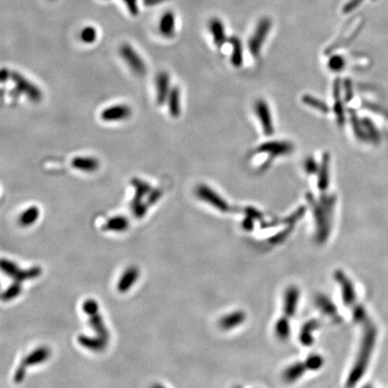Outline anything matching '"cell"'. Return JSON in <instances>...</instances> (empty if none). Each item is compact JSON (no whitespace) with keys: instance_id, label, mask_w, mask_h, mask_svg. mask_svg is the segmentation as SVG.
<instances>
[{"instance_id":"1","label":"cell","mask_w":388,"mask_h":388,"mask_svg":"<svg viewBox=\"0 0 388 388\" xmlns=\"http://www.w3.org/2000/svg\"><path fill=\"white\" fill-rule=\"evenodd\" d=\"M271 20L268 17H263L258 22L256 30L248 42L249 52L254 58H258L260 56V51L264 44L266 38L271 31Z\"/></svg>"},{"instance_id":"2","label":"cell","mask_w":388,"mask_h":388,"mask_svg":"<svg viewBox=\"0 0 388 388\" xmlns=\"http://www.w3.org/2000/svg\"><path fill=\"white\" fill-rule=\"evenodd\" d=\"M0 266L5 275L14 279L15 282H23L26 280L36 279L42 275V269L39 266H34L28 270H20L15 262L6 259L1 260Z\"/></svg>"},{"instance_id":"3","label":"cell","mask_w":388,"mask_h":388,"mask_svg":"<svg viewBox=\"0 0 388 388\" xmlns=\"http://www.w3.org/2000/svg\"><path fill=\"white\" fill-rule=\"evenodd\" d=\"M11 79L16 85V89L26 96L32 103H40L43 99V93L37 85L26 78L23 75L14 71L11 72Z\"/></svg>"},{"instance_id":"4","label":"cell","mask_w":388,"mask_h":388,"mask_svg":"<svg viewBox=\"0 0 388 388\" xmlns=\"http://www.w3.org/2000/svg\"><path fill=\"white\" fill-rule=\"evenodd\" d=\"M120 54L129 68L132 70L133 73L138 77H143L147 74V66L139 54L129 45L123 44L120 48Z\"/></svg>"},{"instance_id":"5","label":"cell","mask_w":388,"mask_h":388,"mask_svg":"<svg viewBox=\"0 0 388 388\" xmlns=\"http://www.w3.org/2000/svg\"><path fill=\"white\" fill-rule=\"evenodd\" d=\"M294 150L292 143L284 140H271L260 145L256 149V153L267 154L270 158H275L278 156L291 154Z\"/></svg>"},{"instance_id":"6","label":"cell","mask_w":388,"mask_h":388,"mask_svg":"<svg viewBox=\"0 0 388 388\" xmlns=\"http://www.w3.org/2000/svg\"><path fill=\"white\" fill-rule=\"evenodd\" d=\"M255 112L258 120L260 121L262 131L266 136L274 134V123L271 117V110L268 103L263 99H258L255 103Z\"/></svg>"},{"instance_id":"7","label":"cell","mask_w":388,"mask_h":388,"mask_svg":"<svg viewBox=\"0 0 388 388\" xmlns=\"http://www.w3.org/2000/svg\"><path fill=\"white\" fill-rule=\"evenodd\" d=\"M341 90L342 84L340 78H336L333 86V96H334V112L337 124L342 127L345 124V110L343 106V102L341 101Z\"/></svg>"},{"instance_id":"8","label":"cell","mask_w":388,"mask_h":388,"mask_svg":"<svg viewBox=\"0 0 388 388\" xmlns=\"http://www.w3.org/2000/svg\"><path fill=\"white\" fill-rule=\"evenodd\" d=\"M132 110L126 104H116L104 109L101 113V118L104 122L124 121L131 116Z\"/></svg>"},{"instance_id":"9","label":"cell","mask_w":388,"mask_h":388,"mask_svg":"<svg viewBox=\"0 0 388 388\" xmlns=\"http://www.w3.org/2000/svg\"><path fill=\"white\" fill-rule=\"evenodd\" d=\"M170 76L166 71L159 72L155 78V90H156V103L163 105L167 102L170 94Z\"/></svg>"},{"instance_id":"10","label":"cell","mask_w":388,"mask_h":388,"mask_svg":"<svg viewBox=\"0 0 388 388\" xmlns=\"http://www.w3.org/2000/svg\"><path fill=\"white\" fill-rule=\"evenodd\" d=\"M196 195L200 199L207 202V203L211 204L215 207H218L220 209H225L228 207L227 203L224 201L223 199L220 196H218L217 192H214L212 189L205 185V184H200L196 188Z\"/></svg>"},{"instance_id":"11","label":"cell","mask_w":388,"mask_h":388,"mask_svg":"<svg viewBox=\"0 0 388 388\" xmlns=\"http://www.w3.org/2000/svg\"><path fill=\"white\" fill-rule=\"evenodd\" d=\"M208 29L212 35L214 44L218 48H221L227 42V34L223 22L219 18L214 17L209 20Z\"/></svg>"},{"instance_id":"12","label":"cell","mask_w":388,"mask_h":388,"mask_svg":"<svg viewBox=\"0 0 388 388\" xmlns=\"http://www.w3.org/2000/svg\"><path fill=\"white\" fill-rule=\"evenodd\" d=\"M176 16L174 12L166 11L161 16L159 22V32L163 37L173 38L176 34Z\"/></svg>"},{"instance_id":"13","label":"cell","mask_w":388,"mask_h":388,"mask_svg":"<svg viewBox=\"0 0 388 388\" xmlns=\"http://www.w3.org/2000/svg\"><path fill=\"white\" fill-rule=\"evenodd\" d=\"M139 271L137 267L131 266L123 272L120 281L118 282L117 288L119 292L125 293L129 290L134 283L138 281Z\"/></svg>"},{"instance_id":"14","label":"cell","mask_w":388,"mask_h":388,"mask_svg":"<svg viewBox=\"0 0 388 388\" xmlns=\"http://www.w3.org/2000/svg\"><path fill=\"white\" fill-rule=\"evenodd\" d=\"M78 340L82 347H84L89 351H96V352L104 351L106 348L107 341H108V340L103 339L100 336L89 337V336L84 335H79L78 337Z\"/></svg>"},{"instance_id":"15","label":"cell","mask_w":388,"mask_h":388,"mask_svg":"<svg viewBox=\"0 0 388 388\" xmlns=\"http://www.w3.org/2000/svg\"><path fill=\"white\" fill-rule=\"evenodd\" d=\"M71 165L75 169L92 173L99 168L100 163L96 157L92 156H76L71 161Z\"/></svg>"},{"instance_id":"16","label":"cell","mask_w":388,"mask_h":388,"mask_svg":"<svg viewBox=\"0 0 388 388\" xmlns=\"http://www.w3.org/2000/svg\"><path fill=\"white\" fill-rule=\"evenodd\" d=\"M330 165H331V155L328 152H324L322 155V159L320 162L318 170V187L321 190H325L329 184Z\"/></svg>"},{"instance_id":"17","label":"cell","mask_w":388,"mask_h":388,"mask_svg":"<svg viewBox=\"0 0 388 388\" xmlns=\"http://www.w3.org/2000/svg\"><path fill=\"white\" fill-rule=\"evenodd\" d=\"M167 104L170 115L173 118L180 117L181 112V90L178 86H174L167 98Z\"/></svg>"},{"instance_id":"18","label":"cell","mask_w":388,"mask_h":388,"mask_svg":"<svg viewBox=\"0 0 388 388\" xmlns=\"http://www.w3.org/2000/svg\"><path fill=\"white\" fill-rule=\"evenodd\" d=\"M50 351L47 347H39L36 350L31 352L27 355L24 360L22 364L26 367H30L33 365H38L43 362H45L50 357Z\"/></svg>"},{"instance_id":"19","label":"cell","mask_w":388,"mask_h":388,"mask_svg":"<svg viewBox=\"0 0 388 388\" xmlns=\"http://www.w3.org/2000/svg\"><path fill=\"white\" fill-rule=\"evenodd\" d=\"M229 43L232 47V52H231V58H230L231 64L233 65L234 68H240L244 62L242 43L237 37L230 38Z\"/></svg>"},{"instance_id":"20","label":"cell","mask_w":388,"mask_h":388,"mask_svg":"<svg viewBox=\"0 0 388 388\" xmlns=\"http://www.w3.org/2000/svg\"><path fill=\"white\" fill-rule=\"evenodd\" d=\"M129 227V220L123 216H117L111 219H109L104 226L103 227V229L104 231H114V232H123L126 231Z\"/></svg>"},{"instance_id":"21","label":"cell","mask_w":388,"mask_h":388,"mask_svg":"<svg viewBox=\"0 0 388 388\" xmlns=\"http://www.w3.org/2000/svg\"><path fill=\"white\" fill-rule=\"evenodd\" d=\"M89 316H90L89 323H90L92 328L96 332L97 336H100L104 340H109V336H110L109 332H108L105 325L103 324V321L101 315L98 314V312H97V313H95V314H91Z\"/></svg>"},{"instance_id":"22","label":"cell","mask_w":388,"mask_h":388,"mask_svg":"<svg viewBox=\"0 0 388 388\" xmlns=\"http://www.w3.org/2000/svg\"><path fill=\"white\" fill-rule=\"evenodd\" d=\"M40 216V210L36 206L28 207L19 217V224L22 227H30L35 223Z\"/></svg>"},{"instance_id":"23","label":"cell","mask_w":388,"mask_h":388,"mask_svg":"<svg viewBox=\"0 0 388 388\" xmlns=\"http://www.w3.org/2000/svg\"><path fill=\"white\" fill-rule=\"evenodd\" d=\"M302 103L307 106L312 107L314 110L322 113H328L330 112L328 104L325 102L322 101L314 96L305 95L302 97Z\"/></svg>"},{"instance_id":"24","label":"cell","mask_w":388,"mask_h":388,"mask_svg":"<svg viewBox=\"0 0 388 388\" xmlns=\"http://www.w3.org/2000/svg\"><path fill=\"white\" fill-rule=\"evenodd\" d=\"M350 120H351V127L353 129V132L355 134L357 138L360 140H367V136L365 131V129L363 126L362 121H360V119L357 116L356 112L353 110L350 111Z\"/></svg>"},{"instance_id":"25","label":"cell","mask_w":388,"mask_h":388,"mask_svg":"<svg viewBox=\"0 0 388 388\" xmlns=\"http://www.w3.org/2000/svg\"><path fill=\"white\" fill-rule=\"evenodd\" d=\"M131 184L136 192H135V197H134L136 199L142 200L144 197L149 195V192H151V190H152V187L149 182L143 181L139 178H133Z\"/></svg>"},{"instance_id":"26","label":"cell","mask_w":388,"mask_h":388,"mask_svg":"<svg viewBox=\"0 0 388 388\" xmlns=\"http://www.w3.org/2000/svg\"><path fill=\"white\" fill-rule=\"evenodd\" d=\"M148 206L149 205L147 202H142V200H140V199L134 198L132 202L130 203V207H131L134 217L138 218V219L144 218L148 211Z\"/></svg>"},{"instance_id":"27","label":"cell","mask_w":388,"mask_h":388,"mask_svg":"<svg viewBox=\"0 0 388 388\" xmlns=\"http://www.w3.org/2000/svg\"><path fill=\"white\" fill-rule=\"evenodd\" d=\"M346 59L341 55H332L328 59L327 67L333 72H340L345 68Z\"/></svg>"},{"instance_id":"28","label":"cell","mask_w":388,"mask_h":388,"mask_svg":"<svg viewBox=\"0 0 388 388\" xmlns=\"http://www.w3.org/2000/svg\"><path fill=\"white\" fill-rule=\"evenodd\" d=\"M362 123H363V126H364L365 131L367 134V139H370L374 143H378L380 140V137H379V133H378L376 126L374 125V123L367 118H364L362 120Z\"/></svg>"},{"instance_id":"29","label":"cell","mask_w":388,"mask_h":388,"mask_svg":"<svg viewBox=\"0 0 388 388\" xmlns=\"http://www.w3.org/2000/svg\"><path fill=\"white\" fill-rule=\"evenodd\" d=\"M22 289L23 288H22L21 282H14L2 294V300L3 301H10L12 299L17 298L22 292Z\"/></svg>"},{"instance_id":"30","label":"cell","mask_w":388,"mask_h":388,"mask_svg":"<svg viewBox=\"0 0 388 388\" xmlns=\"http://www.w3.org/2000/svg\"><path fill=\"white\" fill-rule=\"evenodd\" d=\"M80 38L83 43L91 44L95 43L97 39V31L94 26H85L81 32Z\"/></svg>"},{"instance_id":"31","label":"cell","mask_w":388,"mask_h":388,"mask_svg":"<svg viewBox=\"0 0 388 388\" xmlns=\"http://www.w3.org/2000/svg\"><path fill=\"white\" fill-rule=\"evenodd\" d=\"M319 165L320 164L316 162V160L314 159L313 156H309L307 159L305 160L304 168H305V171L307 172V174L314 175V174L318 173Z\"/></svg>"},{"instance_id":"32","label":"cell","mask_w":388,"mask_h":388,"mask_svg":"<svg viewBox=\"0 0 388 388\" xmlns=\"http://www.w3.org/2000/svg\"><path fill=\"white\" fill-rule=\"evenodd\" d=\"M98 309L99 306L95 299H87L83 304V311L88 315L97 313Z\"/></svg>"},{"instance_id":"33","label":"cell","mask_w":388,"mask_h":388,"mask_svg":"<svg viewBox=\"0 0 388 388\" xmlns=\"http://www.w3.org/2000/svg\"><path fill=\"white\" fill-rule=\"evenodd\" d=\"M163 196V191L160 188L152 189L151 192H149L147 199V203L149 206H152L159 201L161 197Z\"/></svg>"},{"instance_id":"34","label":"cell","mask_w":388,"mask_h":388,"mask_svg":"<svg viewBox=\"0 0 388 388\" xmlns=\"http://www.w3.org/2000/svg\"><path fill=\"white\" fill-rule=\"evenodd\" d=\"M342 87L344 90V99H345L346 103H349L351 101V99L353 98V86H352V83H351L350 78H346L344 82L342 83Z\"/></svg>"},{"instance_id":"35","label":"cell","mask_w":388,"mask_h":388,"mask_svg":"<svg viewBox=\"0 0 388 388\" xmlns=\"http://www.w3.org/2000/svg\"><path fill=\"white\" fill-rule=\"evenodd\" d=\"M123 1L127 6V9L131 16H138L139 9H138V0H123Z\"/></svg>"},{"instance_id":"36","label":"cell","mask_w":388,"mask_h":388,"mask_svg":"<svg viewBox=\"0 0 388 388\" xmlns=\"http://www.w3.org/2000/svg\"><path fill=\"white\" fill-rule=\"evenodd\" d=\"M26 367L25 365L21 364L19 367L16 369L15 376H14V381L16 384H20L24 381V379L26 378Z\"/></svg>"},{"instance_id":"37","label":"cell","mask_w":388,"mask_h":388,"mask_svg":"<svg viewBox=\"0 0 388 388\" xmlns=\"http://www.w3.org/2000/svg\"><path fill=\"white\" fill-rule=\"evenodd\" d=\"M363 0H351L350 2H348L344 7H343V12L344 13H351L353 10H355L359 5L362 4Z\"/></svg>"},{"instance_id":"38","label":"cell","mask_w":388,"mask_h":388,"mask_svg":"<svg viewBox=\"0 0 388 388\" xmlns=\"http://www.w3.org/2000/svg\"><path fill=\"white\" fill-rule=\"evenodd\" d=\"M9 78H11L10 71L5 69H2V70H1V76H0L1 82L4 83V82H5Z\"/></svg>"},{"instance_id":"39","label":"cell","mask_w":388,"mask_h":388,"mask_svg":"<svg viewBox=\"0 0 388 388\" xmlns=\"http://www.w3.org/2000/svg\"><path fill=\"white\" fill-rule=\"evenodd\" d=\"M166 0H146V4L149 5H157Z\"/></svg>"}]
</instances>
